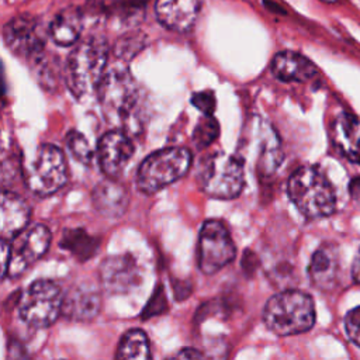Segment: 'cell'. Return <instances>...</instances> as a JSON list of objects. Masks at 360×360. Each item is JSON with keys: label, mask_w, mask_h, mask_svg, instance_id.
<instances>
[{"label": "cell", "mask_w": 360, "mask_h": 360, "mask_svg": "<svg viewBox=\"0 0 360 360\" xmlns=\"http://www.w3.org/2000/svg\"><path fill=\"white\" fill-rule=\"evenodd\" d=\"M191 104L197 107L200 111H202L204 115H212L215 110V96L211 90L194 93L191 96Z\"/></svg>", "instance_id": "4dcf8cb0"}, {"label": "cell", "mask_w": 360, "mask_h": 360, "mask_svg": "<svg viewBox=\"0 0 360 360\" xmlns=\"http://www.w3.org/2000/svg\"><path fill=\"white\" fill-rule=\"evenodd\" d=\"M143 46H145V35L142 32L132 31L117 39V42L112 46V53L118 60L127 62L132 59Z\"/></svg>", "instance_id": "d4e9b609"}, {"label": "cell", "mask_w": 360, "mask_h": 360, "mask_svg": "<svg viewBox=\"0 0 360 360\" xmlns=\"http://www.w3.org/2000/svg\"><path fill=\"white\" fill-rule=\"evenodd\" d=\"M236 255L235 243L225 224L208 219L202 224L198 238V267L205 274H214L229 264Z\"/></svg>", "instance_id": "9c48e42d"}, {"label": "cell", "mask_w": 360, "mask_h": 360, "mask_svg": "<svg viewBox=\"0 0 360 360\" xmlns=\"http://www.w3.org/2000/svg\"><path fill=\"white\" fill-rule=\"evenodd\" d=\"M134 155V143L128 134L121 129H112L101 136L97 145L98 163L107 177L117 179Z\"/></svg>", "instance_id": "4fadbf2b"}, {"label": "cell", "mask_w": 360, "mask_h": 360, "mask_svg": "<svg viewBox=\"0 0 360 360\" xmlns=\"http://www.w3.org/2000/svg\"><path fill=\"white\" fill-rule=\"evenodd\" d=\"M31 63L34 68L35 77L41 83V86L44 89L53 87L55 83L58 82V69H55L53 62H51L45 56V51L38 56H35L34 59H31Z\"/></svg>", "instance_id": "4316f807"}, {"label": "cell", "mask_w": 360, "mask_h": 360, "mask_svg": "<svg viewBox=\"0 0 360 360\" xmlns=\"http://www.w3.org/2000/svg\"><path fill=\"white\" fill-rule=\"evenodd\" d=\"M352 277L356 283L360 284V249L357 250L354 260H353V266H352Z\"/></svg>", "instance_id": "836d02e7"}, {"label": "cell", "mask_w": 360, "mask_h": 360, "mask_svg": "<svg viewBox=\"0 0 360 360\" xmlns=\"http://www.w3.org/2000/svg\"><path fill=\"white\" fill-rule=\"evenodd\" d=\"M349 193H350L352 201L360 208V177H356L350 181Z\"/></svg>", "instance_id": "1f68e13d"}, {"label": "cell", "mask_w": 360, "mask_h": 360, "mask_svg": "<svg viewBox=\"0 0 360 360\" xmlns=\"http://www.w3.org/2000/svg\"><path fill=\"white\" fill-rule=\"evenodd\" d=\"M83 28V15L77 7L69 6L60 10L49 24L48 32L52 41L59 46L77 44Z\"/></svg>", "instance_id": "7402d4cb"}, {"label": "cell", "mask_w": 360, "mask_h": 360, "mask_svg": "<svg viewBox=\"0 0 360 360\" xmlns=\"http://www.w3.org/2000/svg\"><path fill=\"white\" fill-rule=\"evenodd\" d=\"M1 222L0 233L1 239L11 240L22 229L27 228L31 210L30 205L15 193L3 190L1 193Z\"/></svg>", "instance_id": "ffe728a7"}, {"label": "cell", "mask_w": 360, "mask_h": 360, "mask_svg": "<svg viewBox=\"0 0 360 360\" xmlns=\"http://www.w3.org/2000/svg\"><path fill=\"white\" fill-rule=\"evenodd\" d=\"M218 134L219 125L217 120L212 115H204L194 129L193 142L198 149H201L211 145L218 138Z\"/></svg>", "instance_id": "484cf974"}, {"label": "cell", "mask_w": 360, "mask_h": 360, "mask_svg": "<svg viewBox=\"0 0 360 360\" xmlns=\"http://www.w3.org/2000/svg\"><path fill=\"white\" fill-rule=\"evenodd\" d=\"M198 183L201 190L214 198L238 197L245 184V159L225 152L208 156L200 166Z\"/></svg>", "instance_id": "5b68a950"}, {"label": "cell", "mask_w": 360, "mask_h": 360, "mask_svg": "<svg viewBox=\"0 0 360 360\" xmlns=\"http://www.w3.org/2000/svg\"><path fill=\"white\" fill-rule=\"evenodd\" d=\"M271 73L281 82H308L318 75V68L295 51L277 52L270 63Z\"/></svg>", "instance_id": "e0dca14e"}, {"label": "cell", "mask_w": 360, "mask_h": 360, "mask_svg": "<svg viewBox=\"0 0 360 360\" xmlns=\"http://www.w3.org/2000/svg\"><path fill=\"white\" fill-rule=\"evenodd\" d=\"M3 41L17 56L34 59L45 51V35L39 22L31 15H17L3 27Z\"/></svg>", "instance_id": "8fae6325"}, {"label": "cell", "mask_w": 360, "mask_h": 360, "mask_svg": "<svg viewBox=\"0 0 360 360\" xmlns=\"http://www.w3.org/2000/svg\"><path fill=\"white\" fill-rule=\"evenodd\" d=\"M115 357L121 360L150 359V347L146 333L141 329H131L125 332L120 340Z\"/></svg>", "instance_id": "603a6c76"}, {"label": "cell", "mask_w": 360, "mask_h": 360, "mask_svg": "<svg viewBox=\"0 0 360 360\" xmlns=\"http://www.w3.org/2000/svg\"><path fill=\"white\" fill-rule=\"evenodd\" d=\"M91 201L98 214L107 218L121 217L128 207V191L115 179L107 177L97 183L91 191Z\"/></svg>", "instance_id": "d6986e66"}, {"label": "cell", "mask_w": 360, "mask_h": 360, "mask_svg": "<svg viewBox=\"0 0 360 360\" xmlns=\"http://www.w3.org/2000/svg\"><path fill=\"white\" fill-rule=\"evenodd\" d=\"M174 357H179V359H200V357H202V353L198 352L197 349H193V347H184L179 353H176Z\"/></svg>", "instance_id": "d6a6232c"}, {"label": "cell", "mask_w": 360, "mask_h": 360, "mask_svg": "<svg viewBox=\"0 0 360 360\" xmlns=\"http://www.w3.org/2000/svg\"><path fill=\"white\" fill-rule=\"evenodd\" d=\"M321 1H323V3H328V4H333V3H336L338 0H321Z\"/></svg>", "instance_id": "e575fe53"}, {"label": "cell", "mask_w": 360, "mask_h": 360, "mask_svg": "<svg viewBox=\"0 0 360 360\" xmlns=\"http://www.w3.org/2000/svg\"><path fill=\"white\" fill-rule=\"evenodd\" d=\"M345 330L347 338L360 347V307L350 309L345 316Z\"/></svg>", "instance_id": "f546056e"}, {"label": "cell", "mask_w": 360, "mask_h": 360, "mask_svg": "<svg viewBox=\"0 0 360 360\" xmlns=\"http://www.w3.org/2000/svg\"><path fill=\"white\" fill-rule=\"evenodd\" d=\"M332 139L340 153L360 165V118L342 112L332 125Z\"/></svg>", "instance_id": "44dd1931"}, {"label": "cell", "mask_w": 360, "mask_h": 360, "mask_svg": "<svg viewBox=\"0 0 360 360\" xmlns=\"http://www.w3.org/2000/svg\"><path fill=\"white\" fill-rule=\"evenodd\" d=\"M108 53L105 38L98 35H89L75 45L66 62V84L75 97L98 89L107 72Z\"/></svg>", "instance_id": "7a4b0ae2"}, {"label": "cell", "mask_w": 360, "mask_h": 360, "mask_svg": "<svg viewBox=\"0 0 360 360\" xmlns=\"http://www.w3.org/2000/svg\"><path fill=\"white\" fill-rule=\"evenodd\" d=\"M288 197L297 210L309 219L329 217L336 210V194L315 166H301L288 179Z\"/></svg>", "instance_id": "277c9868"}, {"label": "cell", "mask_w": 360, "mask_h": 360, "mask_svg": "<svg viewBox=\"0 0 360 360\" xmlns=\"http://www.w3.org/2000/svg\"><path fill=\"white\" fill-rule=\"evenodd\" d=\"M66 145L72 153V156L84 163V165H89L91 162V158H93V152L89 146V142L87 139L77 131H70L68 135H66Z\"/></svg>", "instance_id": "83f0119b"}, {"label": "cell", "mask_w": 360, "mask_h": 360, "mask_svg": "<svg viewBox=\"0 0 360 360\" xmlns=\"http://www.w3.org/2000/svg\"><path fill=\"white\" fill-rule=\"evenodd\" d=\"M68 177V163L62 149L52 143H44L38 148L35 159L27 170L25 183L34 194L46 197L62 188Z\"/></svg>", "instance_id": "ba28073f"}, {"label": "cell", "mask_w": 360, "mask_h": 360, "mask_svg": "<svg viewBox=\"0 0 360 360\" xmlns=\"http://www.w3.org/2000/svg\"><path fill=\"white\" fill-rule=\"evenodd\" d=\"M200 0H156L155 13L158 21L176 32L190 31L200 14Z\"/></svg>", "instance_id": "5bb4252c"}, {"label": "cell", "mask_w": 360, "mask_h": 360, "mask_svg": "<svg viewBox=\"0 0 360 360\" xmlns=\"http://www.w3.org/2000/svg\"><path fill=\"white\" fill-rule=\"evenodd\" d=\"M100 281L105 291L111 294H122L139 284L142 271L132 255H112L100 264Z\"/></svg>", "instance_id": "7c38bea8"}, {"label": "cell", "mask_w": 360, "mask_h": 360, "mask_svg": "<svg viewBox=\"0 0 360 360\" xmlns=\"http://www.w3.org/2000/svg\"><path fill=\"white\" fill-rule=\"evenodd\" d=\"M191 163L187 148H165L150 153L139 165L136 186L142 193L153 194L183 177Z\"/></svg>", "instance_id": "8992f818"}, {"label": "cell", "mask_w": 360, "mask_h": 360, "mask_svg": "<svg viewBox=\"0 0 360 360\" xmlns=\"http://www.w3.org/2000/svg\"><path fill=\"white\" fill-rule=\"evenodd\" d=\"M256 167L260 174H271L283 162L281 142L277 132L267 122L259 120L255 134Z\"/></svg>", "instance_id": "ac0fdd59"}, {"label": "cell", "mask_w": 360, "mask_h": 360, "mask_svg": "<svg viewBox=\"0 0 360 360\" xmlns=\"http://www.w3.org/2000/svg\"><path fill=\"white\" fill-rule=\"evenodd\" d=\"M101 308L100 291L91 284H77L63 295L62 314L73 321H90Z\"/></svg>", "instance_id": "2e32d148"}, {"label": "cell", "mask_w": 360, "mask_h": 360, "mask_svg": "<svg viewBox=\"0 0 360 360\" xmlns=\"http://www.w3.org/2000/svg\"><path fill=\"white\" fill-rule=\"evenodd\" d=\"M339 273L340 256L338 246L333 243L321 245L314 252L308 266L311 283L322 291H330L339 283Z\"/></svg>", "instance_id": "9a60e30c"}, {"label": "cell", "mask_w": 360, "mask_h": 360, "mask_svg": "<svg viewBox=\"0 0 360 360\" xmlns=\"http://www.w3.org/2000/svg\"><path fill=\"white\" fill-rule=\"evenodd\" d=\"M263 321L278 336L308 332L315 323V304L309 294L285 290L273 295L264 305Z\"/></svg>", "instance_id": "3957f363"}, {"label": "cell", "mask_w": 360, "mask_h": 360, "mask_svg": "<svg viewBox=\"0 0 360 360\" xmlns=\"http://www.w3.org/2000/svg\"><path fill=\"white\" fill-rule=\"evenodd\" d=\"M51 245V232L45 225L37 224L22 229L10 240L8 277H18L35 264Z\"/></svg>", "instance_id": "30bf717a"}, {"label": "cell", "mask_w": 360, "mask_h": 360, "mask_svg": "<svg viewBox=\"0 0 360 360\" xmlns=\"http://www.w3.org/2000/svg\"><path fill=\"white\" fill-rule=\"evenodd\" d=\"M60 245L80 260H86L97 249V243H93V238L82 229L65 231Z\"/></svg>", "instance_id": "cb8c5ba5"}, {"label": "cell", "mask_w": 360, "mask_h": 360, "mask_svg": "<svg viewBox=\"0 0 360 360\" xmlns=\"http://www.w3.org/2000/svg\"><path fill=\"white\" fill-rule=\"evenodd\" d=\"M100 107L105 120L128 132H139L145 124L146 97L124 62L107 68L98 86Z\"/></svg>", "instance_id": "6da1fadb"}, {"label": "cell", "mask_w": 360, "mask_h": 360, "mask_svg": "<svg viewBox=\"0 0 360 360\" xmlns=\"http://www.w3.org/2000/svg\"><path fill=\"white\" fill-rule=\"evenodd\" d=\"M63 294L53 281L37 280L21 294L18 315L32 328H46L62 314Z\"/></svg>", "instance_id": "52a82bcc"}, {"label": "cell", "mask_w": 360, "mask_h": 360, "mask_svg": "<svg viewBox=\"0 0 360 360\" xmlns=\"http://www.w3.org/2000/svg\"><path fill=\"white\" fill-rule=\"evenodd\" d=\"M148 0H115L112 10L121 15V18H134L141 14Z\"/></svg>", "instance_id": "f1b7e54d"}]
</instances>
